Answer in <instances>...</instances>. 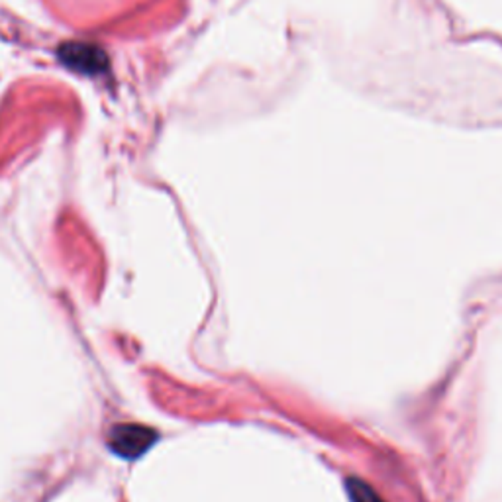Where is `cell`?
I'll list each match as a JSON object with an SVG mask.
<instances>
[{
  "label": "cell",
  "mask_w": 502,
  "mask_h": 502,
  "mask_svg": "<svg viewBox=\"0 0 502 502\" xmlns=\"http://www.w3.org/2000/svg\"><path fill=\"white\" fill-rule=\"evenodd\" d=\"M60 60L69 69L83 75H99L109 69V57L99 45L65 44L60 47Z\"/></svg>",
  "instance_id": "6da1fadb"
},
{
  "label": "cell",
  "mask_w": 502,
  "mask_h": 502,
  "mask_svg": "<svg viewBox=\"0 0 502 502\" xmlns=\"http://www.w3.org/2000/svg\"><path fill=\"white\" fill-rule=\"evenodd\" d=\"M156 438V432L150 428L138 426V424H124V426H116L110 432L109 446L120 457L134 459L140 457L143 451H148Z\"/></svg>",
  "instance_id": "7a4b0ae2"
},
{
  "label": "cell",
  "mask_w": 502,
  "mask_h": 502,
  "mask_svg": "<svg viewBox=\"0 0 502 502\" xmlns=\"http://www.w3.org/2000/svg\"><path fill=\"white\" fill-rule=\"evenodd\" d=\"M347 495H350L352 502H385L379 495H376L371 485H367L361 479H347L345 482Z\"/></svg>",
  "instance_id": "3957f363"
}]
</instances>
